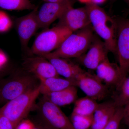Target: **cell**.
<instances>
[{"instance_id":"cell-11","label":"cell","mask_w":129,"mask_h":129,"mask_svg":"<svg viewBox=\"0 0 129 129\" xmlns=\"http://www.w3.org/2000/svg\"><path fill=\"white\" fill-rule=\"evenodd\" d=\"M23 66L26 71L40 81L59 76L52 63L46 58L41 56L27 58L24 60Z\"/></svg>"},{"instance_id":"cell-21","label":"cell","mask_w":129,"mask_h":129,"mask_svg":"<svg viewBox=\"0 0 129 129\" xmlns=\"http://www.w3.org/2000/svg\"><path fill=\"white\" fill-rule=\"evenodd\" d=\"M0 8L15 11L33 10L35 8L30 0H0Z\"/></svg>"},{"instance_id":"cell-27","label":"cell","mask_w":129,"mask_h":129,"mask_svg":"<svg viewBox=\"0 0 129 129\" xmlns=\"http://www.w3.org/2000/svg\"><path fill=\"white\" fill-rule=\"evenodd\" d=\"M123 116L122 121L129 128V102L123 107Z\"/></svg>"},{"instance_id":"cell-24","label":"cell","mask_w":129,"mask_h":129,"mask_svg":"<svg viewBox=\"0 0 129 129\" xmlns=\"http://www.w3.org/2000/svg\"><path fill=\"white\" fill-rule=\"evenodd\" d=\"M12 22L6 13L1 11L0 14V33L8 31L11 28Z\"/></svg>"},{"instance_id":"cell-14","label":"cell","mask_w":129,"mask_h":129,"mask_svg":"<svg viewBox=\"0 0 129 129\" xmlns=\"http://www.w3.org/2000/svg\"><path fill=\"white\" fill-rule=\"evenodd\" d=\"M97 77L106 85H115L121 79L119 66L111 62L107 58L97 67L95 70Z\"/></svg>"},{"instance_id":"cell-7","label":"cell","mask_w":129,"mask_h":129,"mask_svg":"<svg viewBox=\"0 0 129 129\" xmlns=\"http://www.w3.org/2000/svg\"><path fill=\"white\" fill-rule=\"evenodd\" d=\"M117 28L116 54L122 79L129 72V19H120L117 24Z\"/></svg>"},{"instance_id":"cell-28","label":"cell","mask_w":129,"mask_h":129,"mask_svg":"<svg viewBox=\"0 0 129 129\" xmlns=\"http://www.w3.org/2000/svg\"><path fill=\"white\" fill-rule=\"evenodd\" d=\"M79 1L82 3L88 4H95L98 5L102 4L105 2L106 0H78Z\"/></svg>"},{"instance_id":"cell-4","label":"cell","mask_w":129,"mask_h":129,"mask_svg":"<svg viewBox=\"0 0 129 129\" xmlns=\"http://www.w3.org/2000/svg\"><path fill=\"white\" fill-rule=\"evenodd\" d=\"M72 33L67 28L57 25L45 29L36 38L31 48V52L39 56L50 53L57 49Z\"/></svg>"},{"instance_id":"cell-26","label":"cell","mask_w":129,"mask_h":129,"mask_svg":"<svg viewBox=\"0 0 129 129\" xmlns=\"http://www.w3.org/2000/svg\"><path fill=\"white\" fill-rule=\"evenodd\" d=\"M35 124L29 119H23L16 126L15 129H33Z\"/></svg>"},{"instance_id":"cell-10","label":"cell","mask_w":129,"mask_h":129,"mask_svg":"<svg viewBox=\"0 0 129 129\" xmlns=\"http://www.w3.org/2000/svg\"><path fill=\"white\" fill-rule=\"evenodd\" d=\"M58 20L57 25L67 28L73 32L89 27L91 24L85 7L77 8L71 7Z\"/></svg>"},{"instance_id":"cell-18","label":"cell","mask_w":129,"mask_h":129,"mask_svg":"<svg viewBox=\"0 0 129 129\" xmlns=\"http://www.w3.org/2000/svg\"><path fill=\"white\" fill-rule=\"evenodd\" d=\"M40 91L43 95L56 92L71 86H75L73 81L58 77L49 78L40 81Z\"/></svg>"},{"instance_id":"cell-31","label":"cell","mask_w":129,"mask_h":129,"mask_svg":"<svg viewBox=\"0 0 129 129\" xmlns=\"http://www.w3.org/2000/svg\"><path fill=\"white\" fill-rule=\"evenodd\" d=\"M46 2H57L61 1L62 0H44Z\"/></svg>"},{"instance_id":"cell-25","label":"cell","mask_w":129,"mask_h":129,"mask_svg":"<svg viewBox=\"0 0 129 129\" xmlns=\"http://www.w3.org/2000/svg\"><path fill=\"white\" fill-rule=\"evenodd\" d=\"M15 126L6 117L0 114V129H15Z\"/></svg>"},{"instance_id":"cell-5","label":"cell","mask_w":129,"mask_h":129,"mask_svg":"<svg viewBox=\"0 0 129 129\" xmlns=\"http://www.w3.org/2000/svg\"><path fill=\"white\" fill-rule=\"evenodd\" d=\"M32 75H15L0 81V103L7 102L39 85Z\"/></svg>"},{"instance_id":"cell-3","label":"cell","mask_w":129,"mask_h":129,"mask_svg":"<svg viewBox=\"0 0 129 129\" xmlns=\"http://www.w3.org/2000/svg\"><path fill=\"white\" fill-rule=\"evenodd\" d=\"M40 94L39 85L9 101L0 108V114L16 126L28 114Z\"/></svg>"},{"instance_id":"cell-9","label":"cell","mask_w":129,"mask_h":129,"mask_svg":"<svg viewBox=\"0 0 129 129\" xmlns=\"http://www.w3.org/2000/svg\"><path fill=\"white\" fill-rule=\"evenodd\" d=\"M71 7L72 4L70 0L44 3L37 13L40 28H47L54 21L59 19L65 11Z\"/></svg>"},{"instance_id":"cell-32","label":"cell","mask_w":129,"mask_h":129,"mask_svg":"<svg viewBox=\"0 0 129 129\" xmlns=\"http://www.w3.org/2000/svg\"><path fill=\"white\" fill-rule=\"evenodd\" d=\"M1 71H0V81H1V77L2 76V74H1Z\"/></svg>"},{"instance_id":"cell-13","label":"cell","mask_w":129,"mask_h":129,"mask_svg":"<svg viewBox=\"0 0 129 129\" xmlns=\"http://www.w3.org/2000/svg\"><path fill=\"white\" fill-rule=\"evenodd\" d=\"M37 8H35L30 13L19 18L17 20V32L23 47L27 46L30 38L40 28L37 17Z\"/></svg>"},{"instance_id":"cell-29","label":"cell","mask_w":129,"mask_h":129,"mask_svg":"<svg viewBox=\"0 0 129 129\" xmlns=\"http://www.w3.org/2000/svg\"><path fill=\"white\" fill-rule=\"evenodd\" d=\"M7 61V57L5 53L0 51V71H1L3 67L5 66Z\"/></svg>"},{"instance_id":"cell-16","label":"cell","mask_w":129,"mask_h":129,"mask_svg":"<svg viewBox=\"0 0 129 129\" xmlns=\"http://www.w3.org/2000/svg\"><path fill=\"white\" fill-rule=\"evenodd\" d=\"M46 58L53 65L59 76L61 75L64 78L72 80L74 83L76 76L83 70L78 65L70 62L64 58L58 57Z\"/></svg>"},{"instance_id":"cell-30","label":"cell","mask_w":129,"mask_h":129,"mask_svg":"<svg viewBox=\"0 0 129 129\" xmlns=\"http://www.w3.org/2000/svg\"><path fill=\"white\" fill-rule=\"evenodd\" d=\"M33 129H51L43 123L40 124H35Z\"/></svg>"},{"instance_id":"cell-15","label":"cell","mask_w":129,"mask_h":129,"mask_svg":"<svg viewBox=\"0 0 129 129\" xmlns=\"http://www.w3.org/2000/svg\"><path fill=\"white\" fill-rule=\"evenodd\" d=\"M117 108L113 101L98 104L93 115L91 129L103 128L114 114Z\"/></svg>"},{"instance_id":"cell-23","label":"cell","mask_w":129,"mask_h":129,"mask_svg":"<svg viewBox=\"0 0 129 129\" xmlns=\"http://www.w3.org/2000/svg\"><path fill=\"white\" fill-rule=\"evenodd\" d=\"M123 116V107L117 108L115 113L102 129H119Z\"/></svg>"},{"instance_id":"cell-20","label":"cell","mask_w":129,"mask_h":129,"mask_svg":"<svg viewBox=\"0 0 129 129\" xmlns=\"http://www.w3.org/2000/svg\"><path fill=\"white\" fill-rule=\"evenodd\" d=\"M74 103L72 113L86 116L93 115L99 104L96 100L86 96L77 99Z\"/></svg>"},{"instance_id":"cell-1","label":"cell","mask_w":129,"mask_h":129,"mask_svg":"<svg viewBox=\"0 0 129 129\" xmlns=\"http://www.w3.org/2000/svg\"><path fill=\"white\" fill-rule=\"evenodd\" d=\"M73 32L52 52L41 56L47 58L58 57L67 59L79 57L89 49L94 39L92 29L89 27Z\"/></svg>"},{"instance_id":"cell-17","label":"cell","mask_w":129,"mask_h":129,"mask_svg":"<svg viewBox=\"0 0 129 129\" xmlns=\"http://www.w3.org/2000/svg\"><path fill=\"white\" fill-rule=\"evenodd\" d=\"M47 99L58 107L67 106L75 103L78 97L76 86H71L56 92L43 95Z\"/></svg>"},{"instance_id":"cell-34","label":"cell","mask_w":129,"mask_h":129,"mask_svg":"<svg viewBox=\"0 0 129 129\" xmlns=\"http://www.w3.org/2000/svg\"><path fill=\"white\" fill-rule=\"evenodd\" d=\"M1 11H0V14H1Z\"/></svg>"},{"instance_id":"cell-12","label":"cell","mask_w":129,"mask_h":129,"mask_svg":"<svg viewBox=\"0 0 129 129\" xmlns=\"http://www.w3.org/2000/svg\"><path fill=\"white\" fill-rule=\"evenodd\" d=\"M89 48L86 54L78 58L86 68L95 70L98 65L108 58L109 51L104 42L94 37Z\"/></svg>"},{"instance_id":"cell-19","label":"cell","mask_w":129,"mask_h":129,"mask_svg":"<svg viewBox=\"0 0 129 129\" xmlns=\"http://www.w3.org/2000/svg\"><path fill=\"white\" fill-rule=\"evenodd\" d=\"M113 102L116 107H123L129 102V72L116 86Z\"/></svg>"},{"instance_id":"cell-8","label":"cell","mask_w":129,"mask_h":129,"mask_svg":"<svg viewBox=\"0 0 129 129\" xmlns=\"http://www.w3.org/2000/svg\"><path fill=\"white\" fill-rule=\"evenodd\" d=\"M75 84L78 87L86 96L96 101L104 99L108 94L107 85L95 75H94L83 70L76 77Z\"/></svg>"},{"instance_id":"cell-33","label":"cell","mask_w":129,"mask_h":129,"mask_svg":"<svg viewBox=\"0 0 129 129\" xmlns=\"http://www.w3.org/2000/svg\"><path fill=\"white\" fill-rule=\"evenodd\" d=\"M125 1L127 2L128 3H129V0H125Z\"/></svg>"},{"instance_id":"cell-2","label":"cell","mask_w":129,"mask_h":129,"mask_svg":"<svg viewBox=\"0 0 129 129\" xmlns=\"http://www.w3.org/2000/svg\"><path fill=\"white\" fill-rule=\"evenodd\" d=\"M90 24L97 34L104 41L109 52L116 54L115 29L117 24L106 12L98 5L88 4L85 6Z\"/></svg>"},{"instance_id":"cell-22","label":"cell","mask_w":129,"mask_h":129,"mask_svg":"<svg viewBox=\"0 0 129 129\" xmlns=\"http://www.w3.org/2000/svg\"><path fill=\"white\" fill-rule=\"evenodd\" d=\"M71 122L74 129H89L93 121V115L86 116L72 113Z\"/></svg>"},{"instance_id":"cell-6","label":"cell","mask_w":129,"mask_h":129,"mask_svg":"<svg viewBox=\"0 0 129 129\" xmlns=\"http://www.w3.org/2000/svg\"><path fill=\"white\" fill-rule=\"evenodd\" d=\"M37 109L43 123L51 129H74L71 120L58 107L44 96L40 100Z\"/></svg>"}]
</instances>
